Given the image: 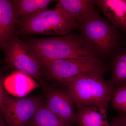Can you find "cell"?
I'll list each match as a JSON object with an SVG mask.
<instances>
[{
	"label": "cell",
	"mask_w": 126,
	"mask_h": 126,
	"mask_svg": "<svg viewBox=\"0 0 126 126\" xmlns=\"http://www.w3.org/2000/svg\"><path fill=\"white\" fill-rule=\"evenodd\" d=\"M95 0H60L56 6L69 16L79 26L89 14L94 10Z\"/></svg>",
	"instance_id": "obj_12"
},
{
	"label": "cell",
	"mask_w": 126,
	"mask_h": 126,
	"mask_svg": "<svg viewBox=\"0 0 126 126\" xmlns=\"http://www.w3.org/2000/svg\"><path fill=\"white\" fill-rule=\"evenodd\" d=\"M4 86L9 94L18 97L25 96L33 90L40 87L38 83L33 78L18 70L6 77Z\"/></svg>",
	"instance_id": "obj_10"
},
{
	"label": "cell",
	"mask_w": 126,
	"mask_h": 126,
	"mask_svg": "<svg viewBox=\"0 0 126 126\" xmlns=\"http://www.w3.org/2000/svg\"><path fill=\"white\" fill-rule=\"evenodd\" d=\"M76 117L79 126H109L107 112L96 107L84 106L77 108Z\"/></svg>",
	"instance_id": "obj_13"
},
{
	"label": "cell",
	"mask_w": 126,
	"mask_h": 126,
	"mask_svg": "<svg viewBox=\"0 0 126 126\" xmlns=\"http://www.w3.org/2000/svg\"><path fill=\"white\" fill-rule=\"evenodd\" d=\"M51 0H12L17 20L23 16L47 9Z\"/></svg>",
	"instance_id": "obj_15"
},
{
	"label": "cell",
	"mask_w": 126,
	"mask_h": 126,
	"mask_svg": "<svg viewBox=\"0 0 126 126\" xmlns=\"http://www.w3.org/2000/svg\"><path fill=\"white\" fill-rule=\"evenodd\" d=\"M5 78H4L3 72L0 70V110L2 113L5 109L6 94V93L4 89V83Z\"/></svg>",
	"instance_id": "obj_18"
},
{
	"label": "cell",
	"mask_w": 126,
	"mask_h": 126,
	"mask_svg": "<svg viewBox=\"0 0 126 126\" xmlns=\"http://www.w3.org/2000/svg\"><path fill=\"white\" fill-rule=\"evenodd\" d=\"M95 2L110 23L126 35V0H95Z\"/></svg>",
	"instance_id": "obj_9"
},
{
	"label": "cell",
	"mask_w": 126,
	"mask_h": 126,
	"mask_svg": "<svg viewBox=\"0 0 126 126\" xmlns=\"http://www.w3.org/2000/svg\"><path fill=\"white\" fill-rule=\"evenodd\" d=\"M17 21L12 1L0 0V49L15 36Z\"/></svg>",
	"instance_id": "obj_11"
},
{
	"label": "cell",
	"mask_w": 126,
	"mask_h": 126,
	"mask_svg": "<svg viewBox=\"0 0 126 126\" xmlns=\"http://www.w3.org/2000/svg\"><path fill=\"white\" fill-rule=\"evenodd\" d=\"M26 43L41 66L56 60L97 56L81 34L30 39Z\"/></svg>",
	"instance_id": "obj_1"
},
{
	"label": "cell",
	"mask_w": 126,
	"mask_h": 126,
	"mask_svg": "<svg viewBox=\"0 0 126 126\" xmlns=\"http://www.w3.org/2000/svg\"><path fill=\"white\" fill-rule=\"evenodd\" d=\"M1 49L5 52L4 61L9 66L34 79L45 90L47 87L42 78L41 66L26 43L15 35Z\"/></svg>",
	"instance_id": "obj_6"
},
{
	"label": "cell",
	"mask_w": 126,
	"mask_h": 126,
	"mask_svg": "<svg viewBox=\"0 0 126 126\" xmlns=\"http://www.w3.org/2000/svg\"><path fill=\"white\" fill-rule=\"evenodd\" d=\"M104 75L84 74L60 83L66 87L77 108L94 106L107 112L116 88L106 81Z\"/></svg>",
	"instance_id": "obj_2"
},
{
	"label": "cell",
	"mask_w": 126,
	"mask_h": 126,
	"mask_svg": "<svg viewBox=\"0 0 126 126\" xmlns=\"http://www.w3.org/2000/svg\"><path fill=\"white\" fill-rule=\"evenodd\" d=\"M81 36L95 54L107 56L119 49L122 38L118 29L94 10L79 25Z\"/></svg>",
	"instance_id": "obj_4"
},
{
	"label": "cell",
	"mask_w": 126,
	"mask_h": 126,
	"mask_svg": "<svg viewBox=\"0 0 126 126\" xmlns=\"http://www.w3.org/2000/svg\"><path fill=\"white\" fill-rule=\"evenodd\" d=\"M115 52L110 63L112 74L109 81L117 88L126 84V49L119 48Z\"/></svg>",
	"instance_id": "obj_14"
},
{
	"label": "cell",
	"mask_w": 126,
	"mask_h": 126,
	"mask_svg": "<svg viewBox=\"0 0 126 126\" xmlns=\"http://www.w3.org/2000/svg\"><path fill=\"white\" fill-rule=\"evenodd\" d=\"M119 113L117 116L112 118L109 126H126V113Z\"/></svg>",
	"instance_id": "obj_19"
},
{
	"label": "cell",
	"mask_w": 126,
	"mask_h": 126,
	"mask_svg": "<svg viewBox=\"0 0 126 126\" xmlns=\"http://www.w3.org/2000/svg\"><path fill=\"white\" fill-rule=\"evenodd\" d=\"M45 90L46 107L68 125L73 126L76 124L74 103L67 90L52 88Z\"/></svg>",
	"instance_id": "obj_8"
},
{
	"label": "cell",
	"mask_w": 126,
	"mask_h": 126,
	"mask_svg": "<svg viewBox=\"0 0 126 126\" xmlns=\"http://www.w3.org/2000/svg\"><path fill=\"white\" fill-rule=\"evenodd\" d=\"M110 102L113 108L119 112L126 113V84L116 88Z\"/></svg>",
	"instance_id": "obj_17"
},
{
	"label": "cell",
	"mask_w": 126,
	"mask_h": 126,
	"mask_svg": "<svg viewBox=\"0 0 126 126\" xmlns=\"http://www.w3.org/2000/svg\"><path fill=\"white\" fill-rule=\"evenodd\" d=\"M16 34H44L62 35L68 34L79 27L71 17L55 7L25 16L17 21Z\"/></svg>",
	"instance_id": "obj_3"
},
{
	"label": "cell",
	"mask_w": 126,
	"mask_h": 126,
	"mask_svg": "<svg viewBox=\"0 0 126 126\" xmlns=\"http://www.w3.org/2000/svg\"><path fill=\"white\" fill-rule=\"evenodd\" d=\"M109 69L102 60L94 55L50 61L41 65L43 75L59 83L84 74L104 75Z\"/></svg>",
	"instance_id": "obj_5"
},
{
	"label": "cell",
	"mask_w": 126,
	"mask_h": 126,
	"mask_svg": "<svg viewBox=\"0 0 126 126\" xmlns=\"http://www.w3.org/2000/svg\"><path fill=\"white\" fill-rule=\"evenodd\" d=\"M44 104L41 97L17 99L6 93L5 109L2 112L5 121L7 126H27L36 111Z\"/></svg>",
	"instance_id": "obj_7"
},
{
	"label": "cell",
	"mask_w": 126,
	"mask_h": 126,
	"mask_svg": "<svg viewBox=\"0 0 126 126\" xmlns=\"http://www.w3.org/2000/svg\"><path fill=\"white\" fill-rule=\"evenodd\" d=\"M27 126H71L63 121L47 109L41 105L30 121Z\"/></svg>",
	"instance_id": "obj_16"
},
{
	"label": "cell",
	"mask_w": 126,
	"mask_h": 126,
	"mask_svg": "<svg viewBox=\"0 0 126 126\" xmlns=\"http://www.w3.org/2000/svg\"><path fill=\"white\" fill-rule=\"evenodd\" d=\"M0 126H7L4 120L1 116H0Z\"/></svg>",
	"instance_id": "obj_20"
}]
</instances>
